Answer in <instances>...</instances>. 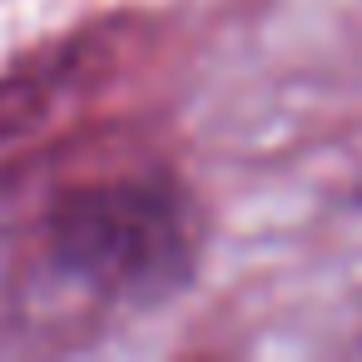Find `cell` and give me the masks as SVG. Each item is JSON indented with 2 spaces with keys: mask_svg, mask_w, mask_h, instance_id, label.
<instances>
[{
  "mask_svg": "<svg viewBox=\"0 0 362 362\" xmlns=\"http://www.w3.org/2000/svg\"><path fill=\"white\" fill-rule=\"evenodd\" d=\"M55 243L75 273L115 293H159L189 263L184 223L154 189H95L70 199Z\"/></svg>",
  "mask_w": 362,
  "mask_h": 362,
  "instance_id": "1",
  "label": "cell"
}]
</instances>
